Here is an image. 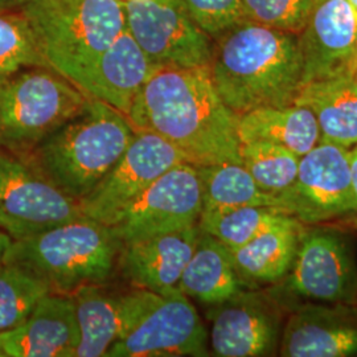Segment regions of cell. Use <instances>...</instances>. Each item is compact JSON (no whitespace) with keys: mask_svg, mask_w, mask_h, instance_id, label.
Here are the masks:
<instances>
[{"mask_svg":"<svg viewBox=\"0 0 357 357\" xmlns=\"http://www.w3.org/2000/svg\"><path fill=\"white\" fill-rule=\"evenodd\" d=\"M209 339L191 298L178 289L159 294L138 324L107 352L109 357L208 356Z\"/></svg>","mask_w":357,"mask_h":357,"instance_id":"5bb4252c","label":"cell"},{"mask_svg":"<svg viewBox=\"0 0 357 357\" xmlns=\"http://www.w3.org/2000/svg\"><path fill=\"white\" fill-rule=\"evenodd\" d=\"M246 289L229 249L202 231L178 282V290L205 306L225 302Z\"/></svg>","mask_w":357,"mask_h":357,"instance_id":"603a6c76","label":"cell"},{"mask_svg":"<svg viewBox=\"0 0 357 357\" xmlns=\"http://www.w3.org/2000/svg\"><path fill=\"white\" fill-rule=\"evenodd\" d=\"M122 1H128V0H122Z\"/></svg>","mask_w":357,"mask_h":357,"instance_id":"8d00e7d4","label":"cell"},{"mask_svg":"<svg viewBox=\"0 0 357 357\" xmlns=\"http://www.w3.org/2000/svg\"><path fill=\"white\" fill-rule=\"evenodd\" d=\"M289 308L271 289H245L228 301L208 306L212 355L277 356Z\"/></svg>","mask_w":357,"mask_h":357,"instance_id":"9c48e42d","label":"cell"},{"mask_svg":"<svg viewBox=\"0 0 357 357\" xmlns=\"http://www.w3.org/2000/svg\"><path fill=\"white\" fill-rule=\"evenodd\" d=\"M28 0H0V11H13L23 7Z\"/></svg>","mask_w":357,"mask_h":357,"instance_id":"836d02e7","label":"cell"},{"mask_svg":"<svg viewBox=\"0 0 357 357\" xmlns=\"http://www.w3.org/2000/svg\"><path fill=\"white\" fill-rule=\"evenodd\" d=\"M72 298L79 331L75 357H103L138 324L159 294L138 287L112 291L102 283L86 286Z\"/></svg>","mask_w":357,"mask_h":357,"instance_id":"9a60e30c","label":"cell"},{"mask_svg":"<svg viewBox=\"0 0 357 357\" xmlns=\"http://www.w3.org/2000/svg\"><path fill=\"white\" fill-rule=\"evenodd\" d=\"M209 70L220 97L237 115L293 105L303 84L298 36L249 20L213 40Z\"/></svg>","mask_w":357,"mask_h":357,"instance_id":"7a4b0ae2","label":"cell"},{"mask_svg":"<svg viewBox=\"0 0 357 357\" xmlns=\"http://www.w3.org/2000/svg\"><path fill=\"white\" fill-rule=\"evenodd\" d=\"M185 162L166 139L146 130H137L128 150L97 187L79 202L85 217L113 225L158 178Z\"/></svg>","mask_w":357,"mask_h":357,"instance_id":"4fadbf2b","label":"cell"},{"mask_svg":"<svg viewBox=\"0 0 357 357\" xmlns=\"http://www.w3.org/2000/svg\"><path fill=\"white\" fill-rule=\"evenodd\" d=\"M298 44L303 84L348 73L357 48L356 10L348 0H317Z\"/></svg>","mask_w":357,"mask_h":357,"instance_id":"e0dca14e","label":"cell"},{"mask_svg":"<svg viewBox=\"0 0 357 357\" xmlns=\"http://www.w3.org/2000/svg\"><path fill=\"white\" fill-rule=\"evenodd\" d=\"M271 290L290 308L302 302L357 305V259L340 230L303 231L293 266Z\"/></svg>","mask_w":357,"mask_h":357,"instance_id":"52a82bcc","label":"cell"},{"mask_svg":"<svg viewBox=\"0 0 357 357\" xmlns=\"http://www.w3.org/2000/svg\"><path fill=\"white\" fill-rule=\"evenodd\" d=\"M128 118L137 130L169 142L193 166L241 163L238 115L220 97L209 66H158Z\"/></svg>","mask_w":357,"mask_h":357,"instance_id":"6da1fadb","label":"cell"},{"mask_svg":"<svg viewBox=\"0 0 357 357\" xmlns=\"http://www.w3.org/2000/svg\"><path fill=\"white\" fill-rule=\"evenodd\" d=\"M317 0H243L246 19L261 26L299 35Z\"/></svg>","mask_w":357,"mask_h":357,"instance_id":"f546056e","label":"cell"},{"mask_svg":"<svg viewBox=\"0 0 357 357\" xmlns=\"http://www.w3.org/2000/svg\"><path fill=\"white\" fill-rule=\"evenodd\" d=\"M349 166H351V183H352V191L356 202L357 213V144L352 149H349Z\"/></svg>","mask_w":357,"mask_h":357,"instance_id":"1f68e13d","label":"cell"},{"mask_svg":"<svg viewBox=\"0 0 357 357\" xmlns=\"http://www.w3.org/2000/svg\"><path fill=\"white\" fill-rule=\"evenodd\" d=\"M200 228L192 227L122 243L116 268L132 287L156 294L178 289L181 274L197 245Z\"/></svg>","mask_w":357,"mask_h":357,"instance_id":"d6986e66","label":"cell"},{"mask_svg":"<svg viewBox=\"0 0 357 357\" xmlns=\"http://www.w3.org/2000/svg\"><path fill=\"white\" fill-rule=\"evenodd\" d=\"M280 208L243 205L231 208L203 209L197 227L224 243L229 250L241 248L283 217Z\"/></svg>","mask_w":357,"mask_h":357,"instance_id":"484cf974","label":"cell"},{"mask_svg":"<svg viewBox=\"0 0 357 357\" xmlns=\"http://www.w3.org/2000/svg\"><path fill=\"white\" fill-rule=\"evenodd\" d=\"M196 167L203 188V209L243 205L275 206L281 209L280 197L264 191L241 163L224 162Z\"/></svg>","mask_w":357,"mask_h":357,"instance_id":"d4e9b609","label":"cell"},{"mask_svg":"<svg viewBox=\"0 0 357 357\" xmlns=\"http://www.w3.org/2000/svg\"><path fill=\"white\" fill-rule=\"evenodd\" d=\"M203 188L197 167L181 162L156 178L112 225L122 243L188 229L199 224Z\"/></svg>","mask_w":357,"mask_h":357,"instance_id":"7c38bea8","label":"cell"},{"mask_svg":"<svg viewBox=\"0 0 357 357\" xmlns=\"http://www.w3.org/2000/svg\"><path fill=\"white\" fill-rule=\"evenodd\" d=\"M79 217L78 202L26 158L0 149V229L20 240Z\"/></svg>","mask_w":357,"mask_h":357,"instance_id":"ba28073f","label":"cell"},{"mask_svg":"<svg viewBox=\"0 0 357 357\" xmlns=\"http://www.w3.org/2000/svg\"><path fill=\"white\" fill-rule=\"evenodd\" d=\"M121 248L113 227L84 216L13 240L3 264L26 268L45 282L52 293L72 295L109 281Z\"/></svg>","mask_w":357,"mask_h":357,"instance_id":"277c9868","label":"cell"},{"mask_svg":"<svg viewBox=\"0 0 357 357\" xmlns=\"http://www.w3.org/2000/svg\"><path fill=\"white\" fill-rule=\"evenodd\" d=\"M243 165L264 191L280 195L291 187L301 156L268 142H246L240 146Z\"/></svg>","mask_w":357,"mask_h":357,"instance_id":"4316f807","label":"cell"},{"mask_svg":"<svg viewBox=\"0 0 357 357\" xmlns=\"http://www.w3.org/2000/svg\"><path fill=\"white\" fill-rule=\"evenodd\" d=\"M126 29L155 66H209L213 40L197 26L183 0L123 1Z\"/></svg>","mask_w":357,"mask_h":357,"instance_id":"30bf717a","label":"cell"},{"mask_svg":"<svg viewBox=\"0 0 357 357\" xmlns=\"http://www.w3.org/2000/svg\"><path fill=\"white\" fill-rule=\"evenodd\" d=\"M52 293L50 286L26 268L0 265V332L22 324L38 302Z\"/></svg>","mask_w":357,"mask_h":357,"instance_id":"83f0119b","label":"cell"},{"mask_svg":"<svg viewBox=\"0 0 357 357\" xmlns=\"http://www.w3.org/2000/svg\"><path fill=\"white\" fill-rule=\"evenodd\" d=\"M278 355L357 356V305L302 302L284 321Z\"/></svg>","mask_w":357,"mask_h":357,"instance_id":"2e32d148","label":"cell"},{"mask_svg":"<svg viewBox=\"0 0 357 357\" xmlns=\"http://www.w3.org/2000/svg\"><path fill=\"white\" fill-rule=\"evenodd\" d=\"M156 68L125 28L90 68L78 89L128 116L135 97Z\"/></svg>","mask_w":357,"mask_h":357,"instance_id":"ffe728a7","label":"cell"},{"mask_svg":"<svg viewBox=\"0 0 357 357\" xmlns=\"http://www.w3.org/2000/svg\"><path fill=\"white\" fill-rule=\"evenodd\" d=\"M78 340L72 295L50 293L22 324L0 332V357H75Z\"/></svg>","mask_w":357,"mask_h":357,"instance_id":"ac0fdd59","label":"cell"},{"mask_svg":"<svg viewBox=\"0 0 357 357\" xmlns=\"http://www.w3.org/2000/svg\"><path fill=\"white\" fill-rule=\"evenodd\" d=\"M183 3L193 22L212 40L248 22L243 0H183Z\"/></svg>","mask_w":357,"mask_h":357,"instance_id":"4dcf8cb0","label":"cell"},{"mask_svg":"<svg viewBox=\"0 0 357 357\" xmlns=\"http://www.w3.org/2000/svg\"><path fill=\"white\" fill-rule=\"evenodd\" d=\"M278 197L282 211L306 225L356 213L349 150L319 142L301 156L291 187L281 192Z\"/></svg>","mask_w":357,"mask_h":357,"instance_id":"8fae6325","label":"cell"},{"mask_svg":"<svg viewBox=\"0 0 357 357\" xmlns=\"http://www.w3.org/2000/svg\"><path fill=\"white\" fill-rule=\"evenodd\" d=\"M19 10L44 61L77 88L126 28L122 0H28Z\"/></svg>","mask_w":357,"mask_h":357,"instance_id":"5b68a950","label":"cell"},{"mask_svg":"<svg viewBox=\"0 0 357 357\" xmlns=\"http://www.w3.org/2000/svg\"><path fill=\"white\" fill-rule=\"evenodd\" d=\"M29 66H48L23 13L0 11V79Z\"/></svg>","mask_w":357,"mask_h":357,"instance_id":"f1b7e54d","label":"cell"},{"mask_svg":"<svg viewBox=\"0 0 357 357\" xmlns=\"http://www.w3.org/2000/svg\"><path fill=\"white\" fill-rule=\"evenodd\" d=\"M303 225L298 218L287 215L252 241L230 250L246 289L273 286L287 275L305 231Z\"/></svg>","mask_w":357,"mask_h":357,"instance_id":"44dd1931","label":"cell"},{"mask_svg":"<svg viewBox=\"0 0 357 357\" xmlns=\"http://www.w3.org/2000/svg\"><path fill=\"white\" fill-rule=\"evenodd\" d=\"M89 97L50 66L0 79V149L26 158L78 114Z\"/></svg>","mask_w":357,"mask_h":357,"instance_id":"8992f818","label":"cell"},{"mask_svg":"<svg viewBox=\"0 0 357 357\" xmlns=\"http://www.w3.org/2000/svg\"><path fill=\"white\" fill-rule=\"evenodd\" d=\"M349 73L355 77V78H357V48L356 52H355V56H354V59H352V63H351Z\"/></svg>","mask_w":357,"mask_h":357,"instance_id":"e575fe53","label":"cell"},{"mask_svg":"<svg viewBox=\"0 0 357 357\" xmlns=\"http://www.w3.org/2000/svg\"><path fill=\"white\" fill-rule=\"evenodd\" d=\"M294 103L315 115L320 142L352 149L357 144V78L349 72L308 81Z\"/></svg>","mask_w":357,"mask_h":357,"instance_id":"7402d4cb","label":"cell"},{"mask_svg":"<svg viewBox=\"0 0 357 357\" xmlns=\"http://www.w3.org/2000/svg\"><path fill=\"white\" fill-rule=\"evenodd\" d=\"M348 1H349V3L354 6V8H355V10L357 11V0H348Z\"/></svg>","mask_w":357,"mask_h":357,"instance_id":"d590c367","label":"cell"},{"mask_svg":"<svg viewBox=\"0 0 357 357\" xmlns=\"http://www.w3.org/2000/svg\"><path fill=\"white\" fill-rule=\"evenodd\" d=\"M135 131L123 113L89 97L78 114L26 159L79 204L122 158Z\"/></svg>","mask_w":357,"mask_h":357,"instance_id":"3957f363","label":"cell"},{"mask_svg":"<svg viewBox=\"0 0 357 357\" xmlns=\"http://www.w3.org/2000/svg\"><path fill=\"white\" fill-rule=\"evenodd\" d=\"M240 143L268 142L282 146L298 156L312 150L320 142L318 122L302 105L265 106L238 115Z\"/></svg>","mask_w":357,"mask_h":357,"instance_id":"cb8c5ba5","label":"cell"},{"mask_svg":"<svg viewBox=\"0 0 357 357\" xmlns=\"http://www.w3.org/2000/svg\"><path fill=\"white\" fill-rule=\"evenodd\" d=\"M13 241V238L4 230L0 229V265L3 264L4 255L7 253V250H8V248H10Z\"/></svg>","mask_w":357,"mask_h":357,"instance_id":"d6a6232c","label":"cell"}]
</instances>
